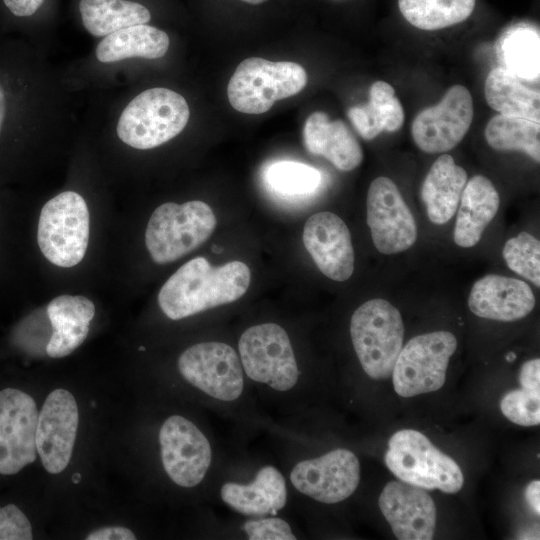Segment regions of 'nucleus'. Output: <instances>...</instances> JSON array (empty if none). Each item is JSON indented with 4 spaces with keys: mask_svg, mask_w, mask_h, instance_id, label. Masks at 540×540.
I'll use <instances>...</instances> for the list:
<instances>
[{
    "mask_svg": "<svg viewBox=\"0 0 540 540\" xmlns=\"http://www.w3.org/2000/svg\"><path fill=\"white\" fill-rule=\"evenodd\" d=\"M402 16L422 30L443 29L466 20L475 0H398Z\"/></svg>",
    "mask_w": 540,
    "mask_h": 540,
    "instance_id": "31",
    "label": "nucleus"
},
{
    "mask_svg": "<svg viewBox=\"0 0 540 540\" xmlns=\"http://www.w3.org/2000/svg\"><path fill=\"white\" fill-rule=\"evenodd\" d=\"M521 388L508 392L500 402L503 415L522 426L540 423V360L526 361L520 370Z\"/></svg>",
    "mask_w": 540,
    "mask_h": 540,
    "instance_id": "32",
    "label": "nucleus"
},
{
    "mask_svg": "<svg viewBox=\"0 0 540 540\" xmlns=\"http://www.w3.org/2000/svg\"><path fill=\"white\" fill-rule=\"evenodd\" d=\"M211 207L198 200L158 206L145 232V244L157 264L173 262L203 244L216 227Z\"/></svg>",
    "mask_w": 540,
    "mask_h": 540,
    "instance_id": "3",
    "label": "nucleus"
},
{
    "mask_svg": "<svg viewBox=\"0 0 540 540\" xmlns=\"http://www.w3.org/2000/svg\"><path fill=\"white\" fill-rule=\"evenodd\" d=\"M46 0H2L5 9L17 19H28L38 13Z\"/></svg>",
    "mask_w": 540,
    "mask_h": 540,
    "instance_id": "38",
    "label": "nucleus"
},
{
    "mask_svg": "<svg viewBox=\"0 0 540 540\" xmlns=\"http://www.w3.org/2000/svg\"><path fill=\"white\" fill-rule=\"evenodd\" d=\"M306 83V71L295 62L251 57L237 66L229 80L227 95L235 110L262 114L276 101L298 94Z\"/></svg>",
    "mask_w": 540,
    "mask_h": 540,
    "instance_id": "5",
    "label": "nucleus"
},
{
    "mask_svg": "<svg viewBox=\"0 0 540 540\" xmlns=\"http://www.w3.org/2000/svg\"><path fill=\"white\" fill-rule=\"evenodd\" d=\"M498 57L504 68L519 79L533 81L540 73L539 31L528 24L508 29L498 43Z\"/></svg>",
    "mask_w": 540,
    "mask_h": 540,
    "instance_id": "29",
    "label": "nucleus"
},
{
    "mask_svg": "<svg viewBox=\"0 0 540 540\" xmlns=\"http://www.w3.org/2000/svg\"><path fill=\"white\" fill-rule=\"evenodd\" d=\"M366 208L367 225L380 253H399L416 242V221L390 178L381 176L371 182Z\"/></svg>",
    "mask_w": 540,
    "mask_h": 540,
    "instance_id": "12",
    "label": "nucleus"
},
{
    "mask_svg": "<svg viewBox=\"0 0 540 540\" xmlns=\"http://www.w3.org/2000/svg\"><path fill=\"white\" fill-rule=\"evenodd\" d=\"M499 194L493 183L482 175L466 182L454 227V242L464 248L475 246L497 214Z\"/></svg>",
    "mask_w": 540,
    "mask_h": 540,
    "instance_id": "23",
    "label": "nucleus"
},
{
    "mask_svg": "<svg viewBox=\"0 0 540 540\" xmlns=\"http://www.w3.org/2000/svg\"><path fill=\"white\" fill-rule=\"evenodd\" d=\"M488 105L502 115L540 120V94L504 67L492 69L484 86Z\"/></svg>",
    "mask_w": 540,
    "mask_h": 540,
    "instance_id": "27",
    "label": "nucleus"
},
{
    "mask_svg": "<svg viewBox=\"0 0 540 540\" xmlns=\"http://www.w3.org/2000/svg\"><path fill=\"white\" fill-rule=\"evenodd\" d=\"M238 349L243 371L253 381L281 392L296 385L300 372L289 336L280 325L251 326L241 335Z\"/></svg>",
    "mask_w": 540,
    "mask_h": 540,
    "instance_id": "8",
    "label": "nucleus"
},
{
    "mask_svg": "<svg viewBox=\"0 0 540 540\" xmlns=\"http://www.w3.org/2000/svg\"><path fill=\"white\" fill-rule=\"evenodd\" d=\"M32 538L31 523L15 504L0 507V540H31Z\"/></svg>",
    "mask_w": 540,
    "mask_h": 540,
    "instance_id": "36",
    "label": "nucleus"
},
{
    "mask_svg": "<svg viewBox=\"0 0 540 540\" xmlns=\"http://www.w3.org/2000/svg\"><path fill=\"white\" fill-rule=\"evenodd\" d=\"M78 11L84 28L96 37L151 20L149 9L134 0H79Z\"/></svg>",
    "mask_w": 540,
    "mask_h": 540,
    "instance_id": "28",
    "label": "nucleus"
},
{
    "mask_svg": "<svg viewBox=\"0 0 540 540\" xmlns=\"http://www.w3.org/2000/svg\"><path fill=\"white\" fill-rule=\"evenodd\" d=\"M86 540H135V534L122 526H110L89 533Z\"/></svg>",
    "mask_w": 540,
    "mask_h": 540,
    "instance_id": "39",
    "label": "nucleus"
},
{
    "mask_svg": "<svg viewBox=\"0 0 540 540\" xmlns=\"http://www.w3.org/2000/svg\"><path fill=\"white\" fill-rule=\"evenodd\" d=\"M290 481L300 493L334 504L351 496L360 481V463L350 450L339 448L320 457L298 462Z\"/></svg>",
    "mask_w": 540,
    "mask_h": 540,
    "instance_id": "15",
    "label": "nucleus"
},
{
    "mask_svg": "<svg viewBox=\"0 0 540 540\" xmlns=\"http://www.w3.org/2000/svg\"><path fill=\"white\" fill-rule=\"evenodd\" d=\"M243 2L249 3V4H260L265 2L266 0H241Z\"/></svg>",
    "mask_w": 540,
    "mask_h": 540,
    "instance_id": "41",
    "label": "nucleus"
},
{
    "mask_svg": "<svg viewBox=\"0 0 540 540\" xmlns=\"http://www.w3.org/2000/svg\"><path fill=\"white\" fill-rule=\"evenodd\" d=\"M503 257L513 272L540 286V242L533 235L520 232L507 240Z\"/></svg>",
    "mask_w": 540,
    "mask_h": 540,
    "instance_id": "34",
    "label": "nucleus"
},
{
    "mask_svg": "<svg viewBox=\"0 0 540 540\" xmlns=\"http://www.w3.org/2000/svg\"><path fill=\"white\" fill-rule=\"evenodd\" d=\"M466 182V171L451 155L443 154L434 161L421 188V197L432 223L443 225L454 216Z\"/></svg>",
    "mask_w": 540,
    "mask_h": 540,
    "instance_id": "24",
    "label": "nucleus"
},
{
    "mask_svg": "<svg viewBox=\"0 0 540 540\" xmlns=\"http://www.w3.org/2000/svg\"><path fill=\"white\" fill-rule=\"evenodd\" d=\"M456 348L457 340L448 331L410 339L401 349L392 371L397 394L412 397L439 390L445 383L449 359Z\"/></svg>",
    "mask_w": 540,
    "mask_h": 540,
    "instance_id": "9",
    "label": "nucleus"
},
{
    "mask_svg": "<svg viewBox=\"0 0 540 540\" xmlns=\"http://www.w3.org/2000/svg\"><path fill=\"white\" fill-rule=\"evenodd\" d=\"M250 280V269L241 261L212 266L206 258L195 257L168 278L158 303L168 318L180 320L238 300Z\"/></svg>",
    "mask_w": 540,
    "mask_h": 540,
    "instance_id": "1",
    "label": "nucleus"
},
{
    "mask_svg": "<svg viewBox=\"0 0 540 540\" xmlns=\"http://www.w3.org/2000/svg\"><path fill=\"white\" fill-rule=\"evenodd\" d=\"M189 106L179 93L162 87L147 89L122 111L116 133L135 149H152L176 137L188 123Z\"/></svg>",
    "mask_w": 540,
    "mask_h": 540,
    "instance_id": "2",
    "label": "nucleus"
},
{
    "mask_svg": "<svg viewBox=\"0 0 540 540\" xmlns=\"http://www.w3.org/2000/svg\"><path fill=\"white\" fill-rule=\"evenodd\" d=\"M385 463L398 479L423 489L457 493L463 486L458 464L416 430L404 429L392 435Z\"/></svg>",
    "mask_w": 540,
    "mask_h": 540,
    "instance_id": "6",
    "label": "nucleus"
},
{
    "mask_svg": "<svg viewBox=\"0 0 540 540\" xmlns=\"http://www.w3.org/2000/svg\"><path fill=\"white\" fill-rule=\"evenodd\" d=\"M303 139L308 152L323 156L339 170L352 171L363 160L362 148L346 123L331 121L322 111L307 118Z\"/></svg>",
    "mask_w": 540,
    "mask_h": 540,
    "instance_id": "21",
    "label": "nucleus"
},
{
    "mask_svg": "<svg viewBox=\"0 0 540 540\" xmlns=\"http://www.w3.org/2000/svg\"><path fill=\"white\" fill-rule=\"evenodd\" d=\"M266 180L277 193L288 196L305 195L318 188L321 174L304 163L279 161L269 166Z\"/></svg>",
    "mask_w": 540,
    "mask_h": 540,
    "instance_id": "33",
    "label": "nucleus"
},
{
    "mask_svg": "<svg viewBox=\"0 0 540 540\" xmlns=\"http://www.w3.org/2000/svg\"><path fill=\"white\" fill-rule=\"evenodd\" d=\"M78 422L74 396L65 389L51 391L38 414L36 429L37 454L47 472L61 473L70 463Z\"/></svg>",
    "mask_w": 540,
    "mask_h": 540,
    "instance_id": "16",
    "label": "nucleus"
},
{
    "mask_svg": "<svg viewBox=\"0 0 540 540\" xmlns=\"http://www.w3.org/2000/svg\"><path fill=\"white\" fill-rule=\"evenodd\" d=\"M221 499L246 516L276 515L287 502L286 483L281 472L264 466L248 484L227 482L220 489Z\"/></svg>",
    "mask_w": 540,
    "mask_h": 540,
    "instance_id": "22",
    "label": "nucleus"
},
{
    "mask_svg": "<svg viewBox=\"0 0 540 540\" xmlns=\"http://www.w3.org/2000/svg\"><path fill=\"white\" fill-rule=\"evenodd\" d=\"M473 120V101L469 90L453 85L441 101L420 111L412 122L415 144L425 153H443L458 145Z\"/></svg>",
    "mask_w": 540,
    "mask_h": 540,
    "instance_id": "13",
    "label": "nucleus"
},
{
    "mask_svg": "<svg viewBox=\"0 0 540 540\" xmlns=\"http://www.w3.org/2000/svg\"><path fill=\"white\" fill-rule=\"evenodd\" d=\"M241 529L250 540H295L290 525L283 519L267 517L246 521Z\"/></svg>",
    "mask_w": 540,
    "mask_h": 540,
    "instance_id": "35",
    "label": "nucleus"
},
{
    "mask_svg": "<svg viewBox=\"0 0 540 540\" xmlns=\"http://www.w3.org/2000/svg\"><path fill=\"white\" fill-rule=\"evenodd\" d=\"M46 313L52 334L45 351L51 358H62L71 354L86 339L95 306L84 296L65 294L51 300Z\"/></svg>",
    "mask_w": 540,
    "mask_h": 540,
    "instance_id": "20",
    "label": "nucleus"
},
{
    "mask_svg": "<svg viewBox=\"0 0 540 540\" xmlns=\"http://www.w3.org/2000/svg\"><path fill=\"white\" fill-rule=\"evenodd\" d=\"M485 139L495 150L522 151L540 161L539 121L498 114L485 127Z\"/></svg>",
    "mask_w": 540,
    "mask_h": 540,
    "instance_id": "30",
    "label": "nucleus"
},
{
    "mask_svg": "<svg viewBox=\"0 0 540 540\" xmlns=\"http://www.w3.org/2000/svg\"><path fill=\"white\" fill-rule=\"evenodd\" d=\"M178 370L188 383L217 400L234 401L244 389L240 358L223 342H202L189 347L178 359Z\"/></svg>",
    "mask_w": 540,
    "mask_h": 540,
    "instance_id": "10",
    "label": "nucleus"
},
{
    "mask_svg": "<svg viewBox=\"0 0 540 540\" xmlns=\"http://www.w3.org/2000/svg\"><path fill=\"white\" fill-rule=\"evenodd\" d=\"M348 117L363 139L372 140L384 131L400 129L404 110L394 88L387 82L376 81L370 88L368 103L351 107Z\"/></svg>",
    "mask_w": 540,
    "mask_h": 540,
    "instance_id": "26",
    "label": "nucleus"
},
{
    "mask_svg": "<svg viewBox=\"0 0 540 540\" xmlns=\"http://www.w3.org/2000/svg\"><path fill=\"white\" fill-rule=\"evenodd\" d=\"M468 306L478 317L510 322L524 318L534 309L535 296L525 281L488 274L473 284Z\"/></svg>",
    "mask_w": 540,
    "mask_h": 540,
    "instance_id": "19",
    "label": "nucleus"
},
{
    "mask_svg": "<svg viewBox=\"0 0 540 540\" xmlns=\"http://www.w3.org/2000/svg\"><path fill=\"white\" fill-rule=\"evenodd\" d=\"M350 335L365 373L373 379L388 378L404 337L399 310L384 299L366 301L351 317Z\"/></svg>",
    "mask_w": 540,
    "mask_h": 540,
    "instance_id": "4",
    "label": "nucleus"
},
{
    "mask_svg": "<svg viewBox=\"0 0 540 540\" xmlns=\"http://www.w3.org/2000/svg\"><path fill=\"white\" fill-rule=\"evenodd\" d=\"M303 243L318 269L334 281L348 280L354 271V250L345 222L332 212L310 216L303 229Z\"/></svg>",
    "mask_w": 540,
    "mask_h": 540,
    "instance_id": "17",
    "label": "nucleus"
},
{
    "mask_svg": "<svg viewBox=\"0 0 540 540\" xmlns=\"http://www.w3.org/2000/svg\"><path fill=\"white\" fill-rule=\"evenodd\" d=\"M379 507L400 540H430L436 525V507L421 487L403 481L386 484Z\"/></svg>",
    "mask_w": 540,
    "mask_h": 540,
    "instance_id": "18",
    "label": "nucleus"
},
{
    "mask_svg": "<svg viewBox=\"0 0 540 540\" xmlns=\"http://www.w3.org/2000/svg\"><path fill=\"white\" fill-rule=\"evenodd\" d=\"M38 414L29 394L14 388L0 391V474H16L36 460Z\"/></svg>",
    "mask_w": 540,
    "mask_h": 540,
    "instance_id": "14",
    "label": "nucleus"
},
{
    "mask_svg": "<svg viewBox=\"0 0 540 540\" xmlns=\"http://www.w3.org/2000/svg\"><path fill=\"white\" fill-rule=\"evenodd\" d=\"M160 454L168 477L178 486L192 488L202 482L212 461L207 437L190 420L168 417L159 431Z\"/></svg>",
    "mask_w": 540,
    "mask_h": 540,
    "instance_id": "11",
    "label": "nucleus"
},
{
    "mask_svg": "<svg viewBox=\"0 0 540 540\" xmlns=\"http://www.w3.org/2000/svg\"><path fill=\"white\" fill-rule=\"evenodd\" d=\"M8 63L1 61L0 56V140L6 135L10 126H15L17 113L16 90L11 84L10 71L7 70Z\"/></svg>",
    "mask_w": 540,
    "mask_h": 540,
    "instance_id": "37",
    "label": "nucleus"
},
{
    "mask_svg": "<svg viewBox=\"0 0 540 540\" xmlns=\"http://www.w3.org/2000/svg\"><path fill=\"white\" fill-rule=\"evenodd\" d=\"M525 498L528 505L533 510V512L539 515L540 514V481L539 480H533L528 484V486L525 489Z\"/></svg>",
    "mask_w": 540,
    "mask_h": 540,
    "instance_id": "40",
    "label": "nucleus"
},
{
    "mask_svg": "<svg viewBox=\"0 0 540 540\" xmlns=\"http://www.w3.org/2000/svg\"><path fill=\"white\" fill-rule=\"evenodd\" d=\"M170 39L163 30L141 24L117 30L105 37L96 47L95 55L101 63L118 62L140 57L157 59L169 48Z\"/></svg>",
    "mask_w": 540,
    "mask_h": 540,
    "instance_id": "25",
    "label": "nucleus"
},
{
    "mask_svg": "<svg viewBox=\"0 0 540 540\" xmlns=\"http://www.w3.org/2000/svg\"><path fill=\"white\" fill-rule=\"evenodd\" d=\"M89 210L84 198L65 191L42 207L37 242L44 257L52 264L69 268L84 258L89 242Z\"/></svg>",
    "mask_w": 540,
    "mask_h": 540,
    "instance_id": "7",
    "label": "nucleus"
}]
</instances>
